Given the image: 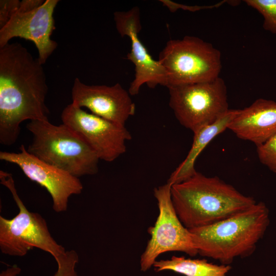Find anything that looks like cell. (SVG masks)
I'll return each instance as SVG.
<instances>
[{
  "label": "cell",
  "instance_id": "cell-9",
  "mask_svg": "<svg viewBox=\"0 0 276 276\" xmlns=\"http://www.w3.org/2000/svg\"><path fill=\"white\" fill-rule=\"evenodd\" d=\"M62 123L78 134L95 151L99 159L111 162L126 151L131 135L121 126L88 112L73 103L63 110Z\"/></svg>",
  "mask_w": 276,
  "mask_h": 276
},
{
  "label": "cell",
  "instance_id": "cell-1",
  "mask_svg": "<svg viewBox=\"0 0 276 276\" xmlns=\"http://www.w3.org/2000/svg\"><path fill=\"white\" fill-rule=\"evenodd\" d=\"M42 65L19 43L0 48V143L14 144L26 120H48Z\"/></svg>",
  "mask_w": 276,
  "mask_h": 276
},
{
  "label": "cell",
  "instance_id": "cell-23",
  "mask_svg": "<svg viewBox=\"0 0 276 276\" xmlns=\"http://www.w3.org/2000/svg\"><path fill=\"white\" fill-rule=\"evenodd\" d=\"M20 271V268L15 265L2 271L0 276H17Z\"/></svg>",
  "mask_w": 276,
  "mask_h": 276
},
{
  "label": "cell",
  "instance_id": "cell-8",
  "mask_svg": "<svg viewBox=\"0 0 276 276\" xmlns=\"http://www.w3.org/2000/svg\"><path fill=\"white\" fill-rule=\"evenodd\" d=\"M168 183L155 188L159 214L153 226L148 232L151 236L141 257L140 267L146 271L153 266L157 258L168 251L183 252L191 257L198 254L191 234L180 220L174 209Z\"/></svg>",
  "mask_w": 276,
  "mask_h": 276
},
{
  "label": "cell",
  "instance_id": "cell-3",
  "mask_svg": "<svg viewBox=\"0 0 276 276\" xmlns=\"http://www.w3.org/2000/svg\"><path fill=\"white\" fill-rule=\"evenodd\" d=\"M269 211L262 202L210 225L189 229L200 256L229 265L251 255L269 224Z\"/></svg>",
  "mask_w": 276,
  "mask_h": 276
},
{
  "label": "cell",
  "instance_id": "cell-2",
  "mask_svg": "<svg viewBox=\"0 0 276 276\" xmlns=\"http://www.w3.org/2000/svg\"><path fill=\"white\" fill-rule=\"evenodd\" d=\"M175 211L188 229L212 225L244 211L257 202L217 176L196 172L171 186Z\"/></svg>",
  "mask_w": 276,
  "mask_h": 276
},
{
  "label": "cell",
  "instance_id": "cell-15",
  "mask_svg": "<svg viewBox=\"0 0 276 276\" xmlns=\"http://www.w3.org/2000/svg\"><path fill=\"white\" fill-rule=\"evenodd\" d=\"M238 109H229L221 118L212 124L205 126L194 132L193 141L185 159L171 173L167 183L171 186L183 181L197 171L195 164L200 154L218 135L226 129L236 116Z\"/></svg>",
  "mask_w": 276,
  "mask_h": 276
},
{
  "label": "cell",
  "instance_id": "cell-16",
  "mask_svg": "<svg viewBox=\"0 0 276 276\" xmlns=\"http://www.w3.org/2000/svg\"><path fill=\"white\" fill-rule=\"evenodd\" d=\"M153 267L156 272L169 270L185 276H226L229 265H217L205 259L173 256L170 259L156 261Z\"/></svg>",
  "mask_w": 276,
  "mask_h": 276
},
{
  "label": "cell",
  "instance_id": "cell-19",
  "mask_svg": "<svg viewBox=\"0 0 276 276\" xmlns=\"http://www.w3.org/2000/svg\"><path fill=\"white\" fill-rule=\"evenodd\" d=\"M56 262L57 270L52 276H79L76 266L79 262V256L74 250L66 251Z\"/></svg>",
  "mask_w": 276,
  "mask_h": 276
},
{
  "label": "cell",
  "instance_id": "cell-22",
  "mask_svg": "<svg viewBox=\"0 0 276 276\" xmlns=\"http://www.w3.org/2000/svg\"><path fill=\"white\" fill-rule=\"evenodd\" d=\"M44 1L43 0H23L20 2L16 12L26 13L33 11L41 6Z\"/></svg>",
  "mask_w": 276,
  "mask_h": 276
},
{
  "label": "cell",
  "instance_id": "cell-7",
  "mask_svg": "<svg viewBox=\"0 0 276 276\" xmlns=\"http://www.w3.org/2000/svg\"><path fill=\"white\" fill-rule=\"evenodd\" d=\"M168 88L169 104L176 118L193 133L215 122L229 109L226 86L220 77Z\"/></svg>",
  "mask_w": 276,
  "mask_h": 276
},
{
  "label": "cell",
  "instance_id": "cell-12",
  "mask_svg": "<svg viewBox=\"0 0 276 276\" xmlns=\"http://www.w3.org/2000/svg\"><path fill=\"white\" fill-rule=\"evenodd\" d=\"M59 1L46 0L37 9L26 13L16 12L0 29V48L14 37L32 41L38 52V61L44 64L56 49L57 43L51 38L55 29L53 14Z\"/></svg>",
  "mask_w": 276,
  "mask_h": 276
},
{
  "label": "cell",
  "instance_id": "cell-14",
  "mask_svg": "<svg viewBox=\"0 0 276 276\" xmlns=\"http://www.w3.org/2000/svg\"><path fill=\"white\" fill-rule=\"evenodd\" d=\"M228 129L239 138L260 146L276 133V102L263 98L238 109Z\"/></svg>",
  "mask_w": 276,
  "mask_h": 276
},
{
  "label": "cell",
  "instance_id": "cell-18",
  "mask_svg": "<svg viewBox=\"0 0 276 276\" xmlns=\"http://www.w3.org/2000/svg\"><path fill=\"white\" fill-rule=\"evenodd\" d=\"M260 162L276 173V133L264 144L257 147Z\"/></svg>",
  "mask_w": 276,
  "mask_h": 276
},
{
  "label": "cell",
  "instance_id": "cell-4",
  "mask_svg": "<svg viewBox=\"0 0 276 276\" xmlns=\"http://www.w3.org/2000/svg\"><path fill=\"white\" fill-rule=\"evenodd\" d=\"M26 128L33 135L27 149L31 154L78 178L97 173L98 156L65 124L54 125L49 120H33Z\"/></svg>",
  "mask_w": 276,
  "mask_h": 276
},
{
  "label": "cell",
  "instance_id": "cell-6",
  "mask_svg": "<svg viewBox=\"0 0 276 276\" xmlns=\"http://www.w3.org/2000/svg\"><path fill=\"white\" fill-rule=\"evenodd\" d=\"M1 183L8 189L18 209L11 219L0 216V249L5 255L23 257L34 248L51 254L55 261L66 251L52 236L45 220L29 211L19 197L11 173L0 170Z\"/></svg>",
  "mask_w": 276,
  "mask_h": 276
},
{
  "label": "cell",
  "instance_id": "cell-20",
  "mask_svg": "<svg viewBox=\"0 0 276 276\" xmlns=\"http://www.w3.org/2000/svg\"><path fill=\"white\" fill-rule=\"evenodd\" d=\"M19 3L18 0L0 1V29L8 22L17 11Z\"/></svg>",
  "mask_w": 276,
  "mask_h": 276
},
{
  "label": "cell",
  "instance_id": "cell-17",
  "mask_svg": "<svg viewBox=\"0 0 276 276\" xmlns=\"http://www.w3.org/2000/svg\"><path fill=\"white\" fill-rule=\"evenodd\" d=\"M244 2L262 15L264 29L276 34V0H245Z\"/></svg>",
  "mask_w": 276,
  "mask_h": 276
},
{
  "label": "cell",
  "instance_id": "cell-5",
  "mask_svg": "<svg viewBox=\"0 0 276 276\" xmlns=\"http://www.w3.org/2000/svg\"><path fill=\"white\" fill-rule=\"evenodd\" d=\"M158 60L166 71L167 88L213 80L222 68L220 51L192 36L169 40Z\"/></svg>",
  "mask_w": 276,
  "mask_h": 276
},
{
  "label": "cell",
  "instance_id": "cell-10",
  "mask_svg": "<svg viewBox=\"0 0 276 276\" xmlns=\"http://www.w3.org/2000/svg\"><path fill=\"white\" fill-rule=\"evenodd\" d=\"M19 150L18 153L2 151L0 159L15 164L29 179L45 188L52 197L55 212L66 211L70 197L83 190L79 178L31 154L23 144Z\"/></svg>",
  "mask_w": 276,
  "mask_h": 276
},
{
  "label": "cell",
  "instance_id": "cell-13",
  "mask_svg": "<svg viewBox=\"0 0 276 276\" xmlns=\"http://www.w3.org/2000/svg\"><path fill=\"white\" fill-rule=\"evenodd\" d=\"M71 94L75 105L121 126H125L129 118L135 113L131 95L119 83L112 86L88 85L76 78Z\"/></svg>",
  "mask_w": 276,
  "mask_h": 276
},
{
  "label": "cell",
  "instance_id": "cell-21",
  "mask_svg": "<svg viewBox=\"0 0 276 276\" xmlns=\"http://www.w3.org/2000/svg\"><path fill=\"white\" fill-rule=\"evenodd\" d=\"M160 2H161V3H163L164 6H166L171 12H175L179 9L195 12L203 9H213L218 7L222 5L226 1H222L213 5L193 6L184 5L168 0H162L160 1Z\"/></svg>",
  "mask_w": 276,
  "mask_h": 276
},
{
  "label": "cell",
  "instance_id": "cell-11",
  "mask_svg": "<svg viewBox=\"0 0 276 276\" xmlns=\"http://www.w3.org/2000/svg\"><path fill=\"white\" fill-rule=\"evenodd\" d=\"M140 14L137 7L127 11H116L113 14L117 31L122 37H128L131 41V50L127 55L135 66L134 78L128 89L131 96L137 95L145 84L151 88L158 85L167 86L164 67L152 57L139 38L142 29Z\"/></svg>",
  "mask_w": 276,
  "mask_h": 276
}]
</instances>
